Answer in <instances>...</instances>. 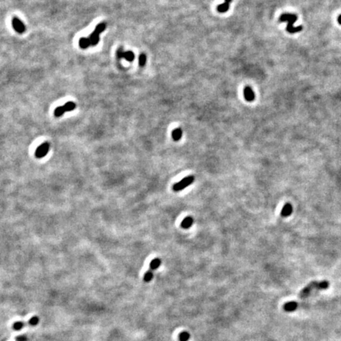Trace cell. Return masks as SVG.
Wrapping results in <instances>:
<instances>
[{"instance_id": "cell-17", "label": "cell", "mask_w": 341, "mask_h": 341, "mask_svg": "<svg viewBox=\"0 0 341 341\" xmlns=\"http://www.w3.org/2000/svg\"><path fill=\"white\" fill-rule=\"evenodd\" d=\"M190 339V334L187 331L182 332L179 333L178 336V339L179 341H188Z\"/></svg>"}, {"instance_id": "cell-2", "label": "cell", "mask_w": 341, "mask_h": 341, "mask_svg": "<svg viewBox=\"0 0 341 341\" xmlns=\"http://www.w3.org/2000/svg\"><path fill=\"white\" fill-rule=\"evenodd\" d=\"M329 287V283L326 280H324V281L321 282H311L309 283L306 288H303L301 291V292L299 293L300 298H306L309 294V293L311 292L312 290L317 289V290H324L328 288Z\"/></svg>"}, {"instance_id": "cell-16", "label": "cell", "mask_w": 341, "mask_h": 341, "mask_svg": "<svg viewBox=\"0 0 341 341\" xmlns=\"http://www.w3.org/2000/svg\"><path fill=\"white\" fill-rule=\"evenodd\" d=\"M229 7H230V3H223L222 4H220V5L217 7V10H218L220 13H225V12L228 11V10H229Z\"/></svg>"}, {"instance_id": "cell-19", "label": "cell", "mask_w": 341, "mask_h": 341, "mask_svg": "<svg viewBox=\"0 0 341 341\" xmlns=\"http://www.w3.org/2000/svg\"><path fill=\"white\" fill-rule=\"evenodd\" d=\"M153 278V273L152 270H148L144 275V281L148 283V282L151 281Z\"/></svg>"}, {"instance_id": "cell-8", "label": "cell", "mask_w": 341, "mask_h": 341, "mask_svg": "<svg viewBox=\"0 0 341 341\" xmlns=\"http://www.w3.org/2000/svg\"><path fill=\"white\" fill-rule=\"evenodd\" d=\"M117 57L118 58H125L127 61L128 62H132L134 60V54L133 52L128 51V52H123V48H120L117 51Z\"/></svg>"}, {"instance_id": "cell-10", "label": "cell", "mask_w": 341, "mask_h": 341, "mask_svg": "<svg viewBox=\"0 0 341 341\" xmlns=\"http://www.w3.org/2000/svg\"><path fill=\"white\" fill-rule=\"evenodd\" d=\"M298 308V303L296 302H288L283 305V309L286 312H293Z\"/></svg>"}, {"instance_id": "cell-12", "label": "cell", "mask_w": 341, "mask_h": 341, "mask_svg": "<svg viewBox=\"0 0 341 341\" xmlns=\"http://www.w3.org/2000/svg\"><path fill=\"white\" fill-rule=\"evenodd\" d=\"M193 219L192 218L191 216H187L185 219H183V220L182 221L181 227L184 229H189L193 225Z\"/></svg>"}, {"instance_id": "cell-24", "label": "cell", "mask_w": 341, "mask_h": 341, "mask_svg": "<svg viewBox=\"0 0 341 341\" xmlns=\"http://www.w3.org/2000/svg\"><path fill=\"white\" fill-rule=\"evenodd\" d=\"M231 1H232V0H225V2L228 3H231Z\"/></svg>"}, {"instance_id": "cell-9", "label": "cell", "mask_w": 341, "mask_h": 341, "mask_svg": "<svg viewBox=\"0 0 341 341\" xmlns=\"http://www.w3.org/2000/svg\"><path fill=\"white\" fill-rule=\"evenodd\" d=\"M244 97L246 100V101L251 102L255 99L254 92L253 91L250 86H246L244 88Z\"/></svg>"}, {"instance_id": "cell-14", "label": "cell", "mask_w": 341, "mask_h": 341, "mask_svg": "<svg viewBox=\"0 0 341 341\" xmlns=\"http://www.w3.org/2000/svg\"><path fill=\"white\" fill-rule=\"evenodd\" d=\"M160 265H161V260L160 258H155L149 264L150 270L153 271V270L157 269L158 268H160Z\"/></svg>"}, {"instance_id": "cell-13", "label": "cell", "mask_w": 341, "mask_h": 341, "mask_svg": "<svg viewBox=\"0 0 341 341\" xmlns=\"http://www.w3.org/2000/svg\"><path fill=\"white\" fill-rule=\"evenodd\" d=\"M90 45H91V43H90L88 37H82L79 40V46H80L81 48L86 49L89 47Z\"/></svg>"}, {"instance_id": "cell-11", "label": "cell", "mask_w": 341, "mask_h": 341, "mask_svg": "<svg viewBox=\"0 0 341 341\" xmlns=\"http://www.w3.org/2000/svg\"><path fill=\"white\" fill-rule=\"evenodd\" d=\"M292 205L290 203L285 204L281 210V216L282 217H288V216H289L292 213Z\"/></svg>"}, {"instance_id": "cell-15", "label": "cell", "mask_w": 341, "mask_h": 341, "mask_svg": "<svg viewBox=\"0 0 341 341\" xmlns=\"http://www.w3.org/2000/svg\"><path fill=\"white\" fill-rule=\"evenodd\" d=\"M172 138H173V140L175 141V142H178V141H179L180 139H181L182 136H183V131H182L181 129L179 128L175 129V130H174L173 131H172Z\"/></svg>"}, {"instance_id": "cell-23", "label": "cell", "mask_w": 341, "mask_h": 341, "mask_svg": "<svg viewBox=\"0 0 341 341\" xmlns=\"http://www.w3.org/2000/svg\"><path fill=\"white\" fill-rule=\"evenodd\" d=\"M338 22H339V24H340L341 25V15H339V18H338Z\"/></svg>"}, {"instance_id": "cell-18", "label": "cell", "mask_w": 341, "mask_h": 341, "mask_svg": "<svg viewBox=\"0 0 341 341\" xmlns=\"http://www.w3.org/2000/svg\"><path fill=\"white\" fill-rule=\"evenodd\" d=\"M24 326H25V323L23 321H16L13 324L12 328L15 331H20L24 328Z\"/></svg>"}, {"instance_id": "cell-1", "label": "cell", "mask_w": 341, "mask_h": 341, "mask_svg": "<svg viewBox=\"0 0 341 341\" xmlns=\"http://www.w3.org/2000/svg\"><path fill=\"white\" fill-rule=\"evenodd\" d=\"M298 18L295 14H293V13H283L280 16V22H288V27H287V31H288L289 33H296L300 32L302 29H303V26L299 25V26L294 27V23L297 21Z\"/></svg>"}, {"instance_id": "cell-5", "label": "cell", "mask_w": 341, "mask_h": 341, "mask_svg": "<svg viewBox=\"0 0 341 341\" xmlns=\"http://www.w3.org/2000/svg\"><path fill=\"white\" fill-rule=\"evenodd\" d=\"M75 108H76V104L73 102H67V103H65L63 106H59L55 108L54 114L56 117H60L63 115L66 112H71V111L74 110Z\"/></svg>"}, {"instance_id": "cell-6", "label": "cell", "mask_w": 341, "mask_h": 341, "mask_svg": "<svg viewBox=\"0 0 341 341\" xmlns=\"http://www.w3.org/2000/svg\"><path fill=\"white\" fill-rule=\"evenodd\" d=\"M49 148H50L49 143H48V142H43L40 146L37 147L35 152V156L37 158H43V157H45L48 154V153L49 151Z\"/></svg>"}, {"instance_id": "cell-20", "label": "cell", "mask_w": 341, "mask_h": 341, "mask_svg": "<svg viewBox=\"0 0 341 341\" xmlns=\"http://www.w3.org/2000/svg\"><path fill=\"white\" fill-rule=\"evenodd\" d=\"M39 321H40V319H39L38 317L37 316H34L33 317V318H30L29 320H28V324L29 325H32V326H36L37 324H38Z\"/></svg>"}, {"instance_id": "cell-4", "label": "cell", "mask_w": 341, "mask_h": 341, "mask_svg": "<svg viewBox=\"0 0 341 341\" xmlns=\"http://www.w3.org/2000/svg\"><path fill=\"white\" fill-rule=\"evenodd\" d=\"M193 181H194V177L193 175H189V176H187L186 178L182 179L178 183L174 184L172 189L175 192L181 191V190H184L185 188H187V187L190 186L193 183Z\"/></svg>"}, {"instance_id": "cell-21", "label": "cell", "mask_w": 341, "mask_h": 341, "mask_svg": "<svg viewBox=\"0 0 341 341\" xmlns=\"http://www.w3.org/2000/svg\"><path fill=\"white\" fill-rule=\"evenodd\" d=\"M146 60H147V58H146V55H145V54H142V55H140L139 58H138L139 65H140L141 67H144V66L145 65V63H146Z\"/></svg>"}, {"instance_id": "cell-22", "label": "cell", "mask_w": 341, "mask_h": 341, "mask_svg": "<svg viewBox=\"0 0 341 341\" xmlns=\"http://www.w3.org/2000/svg\"><path fill=\"white\" fill-rule=\"evenodd\" d=\"M16 341H27V337L25 336H24V335H22V336H18L16 337Z\"/></svg>"}, {"instance_id": "cell-3", "label": "cell", "mask_w": 341, "mask_h": 341, "mask_svg": "<svg viewBox=\"0 0 341 341\" xmlns=\"http://www.w3.org/2000/svg\"><path fill=\"white\" fill-rule=\"evenodd\" d=\"M105 28H106L105 23H100L97 25L95 30L92 33L91 35L88 37L92 46H97V43H99V40H100V34L104 31Z\"/></svg>"}, {"instance_id": "cell-7", "label": "cell", "mask_w": 341, "mask_h": 341, "mask_svg": "<svg viewBox=\"0 0 341 341\" xmlns=\"http://www.w3.org/2000/svg\"><path fill=\"white\" fill-rule=\"evenodd\" d=\"M12 25H13V28H14L15 31L18 33H23L26 29L23 22L16 17L13 18V19H12Z\"/></svg>"}]
</instances>
